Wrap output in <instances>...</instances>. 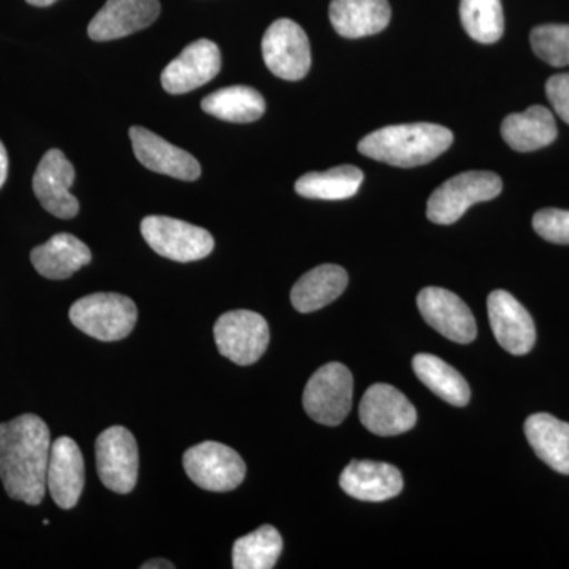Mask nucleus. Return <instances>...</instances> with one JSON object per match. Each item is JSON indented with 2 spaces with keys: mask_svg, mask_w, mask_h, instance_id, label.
<instances>
[{
  "mask_svg": "<svg viewBox=\"0 0 569 569\" xmlns=\"http://www.w3.org/2000/svg\"><path fill=\"white\" fill-rule=\"evenodd\" d=\"M50 429L36 415L0 425V479L9 497L40 505L47 493Z\"/></svg>",
  "mask_w": 569,
  "mask_h": 569,
  "instance_id": "f257e3e1",
  "label": "nucleus"
},
{
  "mask_svg": "<svg viewBox=\"0 0 569 569\" xmlns=\"http://www.w3.org/2000/svg\"><path fill=\"white\" fill-rule=\"evenodd\" d=\"M455 141L451 130L437 123L418 122L388 126L367 134L358 151L369 159L392 167H421L436 160Z\"/></svg>",
  "mask_w": 569,
  "mask_h": 569,
  "instance_id": "f03ea898",
  "label": "nucleus"
},
{
  "mask_svg": "<svg viewBox=\"0 0 569 569\" xmlns=\"http://www.w3.org/2000/svg\"><path fill=\"white\" fill-rule=\"evenodd\" d=\"M71 323L102 342L126 339L133 331L138 309L132 299L118 293H93L78 299L70 309Z\"/></svg>",
  "mask_w": 569,
  "mask_h": 569,
  "instance_id": "7ed1b4c3",
  "label": "nucleus"
},
{
  "mask_svg": "<svg viewBox=\"0 0 569 569\" xmlns=\"http://www.w3.org/2000/svg\"><path fill=\"white\" fill-rule=\"evenodd\" d=\"M503 189L500 176L490 171L460 173L430 194L427 219L438 224L458 222L471 206L497 198Z\"/></svg>",
  "mask_w": 569,
  "mask_h": 569,
  "instance_id": "20e7f679",
  "label": "nucleus"
},
{
  "mask_svg": "<svg viewBox=\"0 0 569 569\" xmlns=\"http://www.w3.org/2000/svg\"><path fill=\"white\" fill-rule=\"evenodd\" d=\"M302 406L313 421L339 426L353 406V376L340 362H329L310 377Z\"/></svg>",
  "mask_w": 569,
  "mask_h": 569,
  "instance_id": "39448f33",
  "label": "nucleus"
},
{
  "mask_svg": "<svg viewBox=\"0 0 569 569\" xmlns=\"http://www.w3.org/2000/svg\"><path fill=\"white\" fill-rule=\"evenodd\" d=\"M141 234L153 252L179 263L203 260L213 250V238L208 230L171 217H146Z\"/></svg>",
  "mask_w": 569,
  "mask_h": 569,
  "instance_id": "423d86ee",
  "label": "nucleus"
},
{
  "mask_svg": "<svg viewBox=\"0 0 569 569\" xmlns=\"http://www.w3.org/2000/svg\"><path fill=\"white\" fill-rule=\"evenodd\" d=\"M183 468L194 485L211 492H228L239 488L247 471L241 456L217 441H204L187 449Z\"/></svg>",
  "mask_w": 569,
  "mask_h": 569,
  "instance_id": "0eeeda50",
  "label": "nucleus"
},
{
  "mask_svg": "<svg viewBox=\"0 0 569 569\" xmlns=\"http://www.w3.org/2000/svg\"><path fill=\"white\" fill-rule=\"evenodd\" d=\"M220 355L234 365H254L269 346V326L260 313L233 310L224 313L213 326Z\"/></svg>",
  "mask_w": 569,
  "mask_h": 569,
  "instance_id": "6e6552de",
  "label": "nucleus"
},
{
  "mask_svg": "<svg viewBox=\"0 0 569 569\" xmlns=\"http://www.w3.org/2000/svg\"><path fill=\"white\" fill-rule=\"evenodd\" d=\"M261 50L266 67L282 80H302L312 66V52L305 29L287 18L269 26L261 41Z\"/></svg>",
  "mask_w": 569,
  "mask_h": 569,
  "instance_id": "1a4fd4ad",
  "label": "nucleus"
},
{
  "mask_svg": "<svg viewBox=\"0 0 569 569\" xmlns=\"http://www.w3.org/2000/svg\"><path fill=\"white\" fill-rule=\"evenodd\" d=\"M97 471L104 488L116 493L132 492L138 481L140 455L137 440L122 426L110 427L97 438Z\"/></svg>",
  "mask_w": 569,
  "mask_h": 569,
  "instance_id": "9d476101",
  "label": "nucleus"
},
{
  "mask_svg": "<svg viewBox=\"0 0 569 569\" xmlns=\"http://www.w3.org/2000/svg\"><path fill=\"white\" fill-rule=\"evenodd\" d=\"M359 419L369 432L395 437L413 429L418 421L417 408L399 389L377 383L367 389L359 403Z\"/></svg>",
  "mask_w": 569,
  "mask_h": 569,
  "instance_id": "9b49d317",
  "label": "nucleus"
},
{
  "mask_svg": "<svg viewBox=\"0 0 569 569\" xmlns=\"http://www.w3.org/2000/svg\"><path fill=\"white\" fill-rule=\"evenodd\" d=\"M418 309L426 323L456 343L477 339V321L466 302L445 288L427 287L418 295Z\"/></svg>",
  "mask_w": 569,
  "mask_h": 569,
  "instance_id": "f8f14e48",
  "label": "nucleus"
},
{
  "mask_svg": "<svg viewBox=\"0 0 569 569\" xmlns=\"http://www.w3.org/2000/svg\"><path fill=\"white\" fill-rule=\"evenodd\" d=\"M74 176L73 164L59 149L44 153L33 174V193L41 206L58 219H73L80 212V203L70 193Z\"/></svg>",
  "mask_w": 569,
  "mask_h": 569,
  "instance_id": "ddd939ff",
  "label": "nucleus"
},
{
  "mask_svg": "<svg viewBox=\"0 0 569 569\" xmlns=\"http://www.w3.org/2000/svg\"><path fill=\"white\" fill-rule=\"evenodd\" d=\"M490 328L501 348L508 353H530L537 342L533 318L518 299L505 290L492 291L488 298Z\"/></svg>",
  "mask_w": 569,
  "mask_h": 569,
  "instance_id": "4468645a",
  "label": "nucleus"
},
{
  "mask_svg": "<svg viewBox=\"0 0 569 569\" xmlns=\"http://www.w3.org/2000/svg\"><path fill=\"white\" fill-rule=\"evenodd\" d=\"M222 69V56L213 41L201 39L183 48L162 73V86L168 93H187L213 80Z\"/></svg>",
  "mask_w": 569,
  "mask_h": 569,
  "instance_id": "2eb2a0df",
  "label": "nucleus"
},
{
  "mask_svg": "<svg viewBox=\"0 0 569 569\" xmlns=\"http://www.w3.org/2000/svg\"><path fill=\"white\" fill-rule=\"evenodd\" d=\"M130 140H132L134 157L148 170L171 176L181 181H197L200 178L201 167L192 153L171 144L151 130L144 127H132Z\"/></svg>",
  "mask_w": 569,
  "mask_h": 569,
  "instance_id": "dca6fc26",
  "label": "nucleus"
},
{
  "mask_svg": "<svg viewBox=\"0 0 569 569\" xmlns=\"http://www.w3.org/2000/svg\"><path fill=\"white\" fill-rule=\"evenodd\" d=\"M159 14V0H108L89 24V37L96 41L123 39L149 28Z\"/></svg>",
  "mask_w": 569,
  "mask_h": 569,
  "instance_id": "f3484780",
  "label": "nucleus"
},
{
  "mask_svg": "<svg viewBox=\"0 0 569 569\" xmlns=\"http://www.w3.org/2000/svg\"><path fill=\"white\" fill-rule=\"evenodd\" d=\"M84 459L77 441L59 437L51 445L48 463L47 488L59 508L77 507L84 489Z\"/></svg>",
  "mask_w": 569,
  "mask_h": 569,
  "instance_id": "a211bd4d",
  "label": "nucleus"
},
{
  "mask_svg": "<svg viewBox=\"0 0 569 569\" xmlns=\"http://www.w3.org/2000/svg\"><path fill=\"white\" fill-rule=\"evenodd\" d=\"M340 488L362 501H387L403 489L402 473L395 466L373 460H353L340 475Z\"/></svg>",
  "mask_w": 569,
  "mask_h": 569,
  "instance_id": "6ab92c4d",
  "label": "nucleus"
},
{
  "mask_svg": "<svg viewBox=\"0 0 569 569\" xmlns=\"http://www.w3.org/2000/svg\"><path fill=\"white\" fill-rule=\"evenodd\" d=\"M329 20L339 36L362 39L388 28L391 7L388 0H332Z\"/></svg>",
  "mask_w": 569,
  "mask_h": 569,
  "instance_id": "aec40b11",
  "label": "nucleus"
},
{
  "mask_svg": "<svg viewBox=\"0 0 569 569\" xmlns=\"http://www.w3.org/2000/svg\"><path fill=\"white\" fill-rule=\"evenodd\" d=\"M89 247L74 236L61 233L52 236L32 250L31 261L39 274L51 280L69 279L74 272L91 263Z\"/></svg>",
  "mask_w": 569,
  "mask_h": 569,
  "instance_id": "412c9836",
  "label": "nucleus"
},
{
  "mask_svg": "<svg viewBox=\"0 0 569 569\" xmlns=\"http://www.w3.org/2000/svg\"><path fill=\"white\" fill-rule=\"evenodd\" d=\"M556 119L548 108L541 104L530 107L526 112L509 114L501 123V137L509 148L518 152L538 151L556 141Z\"/></svg>",
  "mask_w": 569,
  "mask_h": 569,
  "instance_id": "4be33fe9",
  "label": "nucleus"
},
{
  "mask_svg": "<svg viewBox=\"0 0 569 569\" xmlns=\"http://www.w3.org/2000/svg\"><path fill=\"white\" fill-rule=\"evenodd\" d=\"M348 274L337 264H321L302 276L291 290V305L301 313L316 312L346 291Z\"/></svg>",
  "mask_w": 569,
  "mask_h": 569,
  "instance_id": "5701e85b",
  "label": "nucleus"
},
{
  "mask_svg": "<svg viewBox=\"0 0 569 569\" xmlns=\"http://www.w3.org/2000/svg\"><path fill=\"white\" fill-rule=\"evenodd\" d=\"M527 440L542 462L561 475H569V425L549 413L527 418Z\"/></svg>",
  "mask_w": 569,
  "mask_h": 569,
  "instance_id": "b1692460",
  "label": "nucleus"
},
{
  "mask_svg": "<svg viewBox=\"0 0 569 569\" xmlns=\"http://www.w3.org/2000/svg\"><path fill=\"white\" fill-rule=\"evenodd\" d=\"M201 108L222 121L249 123L264 114L266 102L263 96L249 86H231L206 97Z\"/></svg>",
  "mask_w": 569,
  "mask_h": 569,
  "instance_id": "393cba45",
  "label": "nucleus"
},
{
  "mask_svg": "<svg viewBox=\"0 0 569 569\" xmlns=\"http://www.w3.org/2000/svg\"><path fill=\"white\" fill-rule=\"evenodd\" d=\"M413 370L421 383L433 395L455 407L470 402V387L455 367L433 355L421 353L413 358Z\"/></svg>",
  "mask_w": 569,
  "mask_h": 569,
  "instance_id": "a878e982",
  "label": "nucleus"
},
{
  "mask_svg": "<svg viewBox=\"0 0 569 569\" xmlns=\"http://www.w3.org/2000/svg\"><path fill=\"white\" fill-rule=\"evenodd\" d=\"M365 173L351 164L336 167L325 173H309L296 181V193L310 200H347L355 197Z\"/></svg>",
  "mask_w": 569,
  "mask_h": 569,
  "instance_id": "bb28decb",
  "label": "nucleus"
},
{
  "mask_svg": "<svg viewBox=\"0 0 569 569\" xmlns=\"http://www.w3.org/2000/svg\"><path fill=\"white\" fill-rule=\"evenodd\" d=\"M283 541L279 531L272 526L260 529L239 538L233 548V568L236 569H271L276 567Z\"/></svg>",
  "mask_w": 569,
  "mask_h": 569,
  "instance_id": "cd10ccee",
  "label": "nucleus"
},
{
  "mask_svg": "<svg viewBox=\"0 0 569 569\" xmlns=\"http://www.w3.org/2000/svg\"><path fill=\"white\" fill-rule=\"evenodd\" d=\"M460 21L468 36L479 43L490 44L505 32L500 0H460Z\"/></svg>",
  "mask_w": 569,
  "mask_h": 569,
  "instance_id": "c85d7f7f",
  "label": "nucleus"
},
{
  "mask_svg": "<svg viewBox=\"0 0 569 569\" xmlns=\"http://www.w3.org/2000/svg\"><path fill=\"white\" fill-rule=\"evenodd\" d=\"M530 44L541 61L552 67H569V26H538L530 33Z\"/></svg>",
  "mask_w": 569,
  "mask_h": 569,
  "instance_id": "c756f323",
  "label": "nucleus"
},
{
  "mask_svg": "<svg viewBox=\"0 0 569 569\" xmlns=\"http://www.w3.org/2000/svg\"><path fill=\"white\" fill-rule=\"evenodd\" d=\"M535 231L553 244L569 246V211L541 209L533 217Z\"/></svg>",
  "mask_w": 569,
  "mask_h": 569,
  "instance_id": "7c9ffc66",
  "label": "nucleus"
},
{
  "mask_svg": "<svg viewBox=\"0 0 569 569\" xmlns=\"http://www.w3.org/2000/svg\"><path fill=\"white\" fill-rule=\"evenodd\" d=\"M546 93L557 114L569 123V73L550 77L546 82Z\"/></svg>",
  "mask_w": 569,
  "mask_h": 569,
  "instance_id": "2f4dec72",
  "label": "nucleus"
},
{
  "mask_svg": "<svg viewBox=\"0 0 569 569\" xmlns=\"http://www.w3.org/2000/svg\"><path fill=\"white\" fill-rule=\"evenodd\" d=\"M9 176V156H7L6 148H3L2 141H0V189L7 181Z\"/></svg>",
  "mask_w": 569,
  "mask_h": 569,
  "instance_id": "473e14b6",
  "label": "nucleus"
},
{
  "mask_svg": "<svg viewBox=\"0 0 569 569\" xmlns=\"http://www.w3.org/2000/svg\"><path fill=\"white\" fill-rule=\"evenodd\" d=\"M142 569H173L174 565L168 560L157 559L142 565Z\"/></svg>",
  "mask_w": 569,
  "mask_h": 569,
  "instance_id": "72a5a7b5",
  "label": "nucleus"
},
{
  "mask_svg": "<svg viewBox=\"0 0 569 569\" xmlns=\"http://www.w3.org/2000/svg\"><path fill=\"white\" fill-rule=\"evenodd\" d=\"M26 2L31 3L33 7H50L52 3L58 2V0H26Z\"/></svg>",
  "mask_w": 569,
  "mask_h": 569,
  "instance_id": "f704fd0d",
  "label": "nucleus"
}]
</instances>
